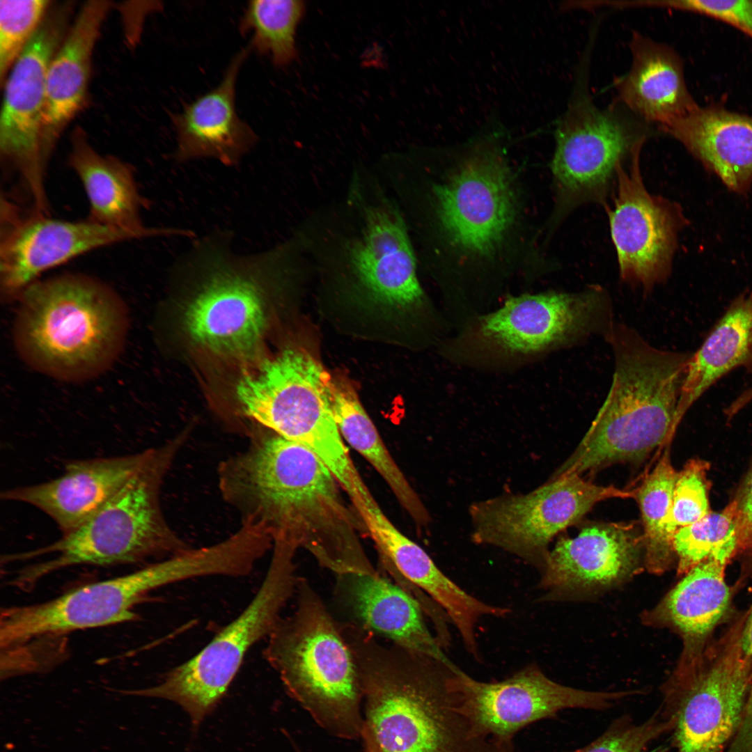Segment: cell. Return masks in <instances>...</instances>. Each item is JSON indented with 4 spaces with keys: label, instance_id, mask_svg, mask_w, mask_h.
<instances>
[{
    "label": "cell",
    "instance_id": "cell-1",
    "mask_svg": "<svg viewBox=\"0 0 752 752\" xmlns=\"http://www.w3.org/2000/svg\"><path fill=\"white\" fill-rule=\"evenodd\" d=\"M441 156L425 173L418 198L428 257L440 279L475 283L549 267L500 141L480 137Z\"/></svg>",
    "mask_w": 752,
    "mask_h": 752
},
{
    "label": "cell",
    "instance_id": "cell-2",
    "mask_svg": "<svg viewBox=\"0 0 752 752\" xmlns=\"http://www.w3.org/2000/svg\"><path fill=\"white\" fill-rule=\"evenodd\" d=\"M250 439L217 469L221 496L242 520L260 525L272 547L305 549L336 576L378 574L360 540L365 526L327 465L269 430Z\"/></svg>",
    "mask_w": 752,
    "mask_h": 752
},
{
    "label": "cell",
    "instance_id": "cell-3",
    "mask_svg": "<svg viewBox=\"0 0 752 752\" xmlns=\"http://www.w3.org/2000/svg\"><path fill=\"white\" fill-rule=\"evenodd\" d=\"M340 629L357 666L364 724L382 752H503L461 710L454 663L384 644L352 623Z\"/></svg>",
    "mask_w": 752,
    "mask_h": 752
},
{
    "label": "cell",
    "instance_id": "cell-4",
    "mask_svg": "<svg viewBox=\"0 0 752 752\" xmlns=\"http://www.w3.org/2000/svg\"><path fill=\"white\" fill-rule=\"evenodd\" d=\"M604 337L615 361L609 392L577 447L553 476L639 462L659 446H670L674 437L692 353L656 348L622 324H613Z\"/></svg>",
    "mask_w": 752,
    "mask_h": 752
},
{
    "label": "cell",
    "instance_id": "cell-5",
    "mask_svg": "<svg viewBox=\"0 0 752 752\" xmlns=\"http://www.w3.org/2000/svg\"><path fill=\"white\" fill-rule=\"evenodd\" d=\"M17 299L14 346L40 373L68 382L87 381L105 372L123 351L127 306L100 279L65 273L37 280Z\"/></svg>",
    "mask_w": 752,
    "mask_h": 752
},
{
    "label": "cell",
    "instance_id": "cell-6",
    "mask_svg": "<svg viewBox=\"0 0 752 752\" xmlns=\"http://www.w3.org/2000/svg\"><path fill=\"white\" fill-rule=\"evenodd\" d=\"M187 434L148 448L146 460L126 485L81 525L45 547L6 555L7 563L50 556L19 571L11 584L28 590L47 575L71 566L165 559L190 549L167 522L160 501L164 479Z\"/></svg>",
    "mask_w": 752,
    "mask_h": 752
},
{
    "label": "cell",
    "instance_id": "cell-7",
    "mask_svg": "<svg viewBox=\"0 0 752 752\" xmlns=\"http://www.w3.org/2000/svg\"><path fill=\"white\" fill-rule=\"evenodd\" d=\"M295 593V610L268 636L264 658L322 728L338 738H361L362 690L353 654L306 579L299 578Z\"/></svg>",
    "mask_w": 752,
    "mask_h": 752
},
{
    "label": "cell",
    "instance_id": "cell-8",
    "mask_svg": "<svg viewBox=\"0 0 752 752\" xmlns=\"http://www.w3.org/2000/svg\"><path fill=\"white\" fill-rule=\"evenodd\" d=\"M329 375L308 352L288 348L244 373L236 384L239 414L258 428L314 453L352 503L370 494L350 457L334 415Z\"/></svg>",
    "mask_w": 752,
    "mask_h": 752
},
{
    "label": "cell",
    "instance_id": "cell-9",
    "mask_svg": "<svg viewBox=\"0 0 752 752\" xmlns=\"http://www.w3.org/2000/svg\"><path fill=\"white\" fill-rule=\"evenodd\" d=\"M586 78L583 71L555 132L551 164L554 206L549 234L580 206L606 207L618 167L641 151L651 134L650 124L618 101L605 109L596 106Z\"/></svg>",
    "mask_w": 752,
    "mask_h": 752
},
{
    "label": "cell",
    "instance_id": "cell-10",
    "mask_svg": "<svg viewBox=\"0 0 752 752\" xmlns=\"http://www.w3.org/2000/svg\"><path fill=\"white\" fill-rule=\"evenodd\" d=\"M205 554L191 549L133 572L88 583L43 602L6 607L0 616V646L32 641L56 642L77 630L136 619L135 607L164 586L205 577Z\"/></svg>",
    "mask_w": 752,
    "mask_h": 752
},
{
    "label": "cell",
    "instance_id": "cell-11",
    "mask_svg": "<svg viewBox=\"0 0 752 752\" xmlns=\"http://www.w3.org/2000/svg\"><path fill=\"white\" fill-rule=\"evenodd\" d=\"M295 554L272 551L260 588L243 611L199 652L171 670L162 682L126 695L159 698L181 705L198 725L224 695L251 648L268 636L295 593Z\"/></svg>",
    "mask_w": 752,
    "mask_h": 752
},
{
    "label": "cell",
    "instance_id": "cell-12",
    "mask_svg": "<svg viewBox=\"0 0 752 752\" xmlns=\"http://www.w3.org/2000/svg\"><path fill=\"white\" fill-rule=\"evenodd\" d=\"M190 257L203 274L185 310L190 337L217 354L245 358L265 331L263 274L272 251L239 256L217 241L196 246Z\"/></svg>",
    "mask_w": 752,
    "mask_h": 752
},
{
    "label": "cell",
    "instance_id": "cell-13",
    "mask_svg": "<svg viewBox=\"0 0 752 752\" xmlns=\"http://www.w3.org/2000/svg\"><path fill=\"white\" fill-rule=\"evenodd\" d=\"M632 490L600 485L578 474L552 476L524 494H504L474 501L469 508L471 538L493 546L540 570L550 542L576 524L597 503L633 498Z\"/></svg>",
    "mask_w": 752,
    "mask_h": 752
},
{
    "label": "cell",
    "instance_id": "cell-14",
    "mask_svg": "<svg viewBox=\"0 0 752 752\" xmlns=\"http://www.w3.org/2000/svg\"><path fill=\"white\" fill-rule=\"evenodd\" d=\"M73 6H52L6 79L0 120V152L26 193L31 210L48 214L49 159L42 143L47 74L68 32Z\"/></svg>",
    "mask_w": 752,
    "mask_h": 752
},
{
    "label": "cell",
    "instance_id": "cell-15",
    "mask_svg": "<svg viewBox=\"0 0 752 752\" xmlns=\"http://www.w3.org/2000/svg\"><path fill=\"white\" fill-rule=\"evenodd\" d=\"M751 661L740 638L703 668L680 665L661 686L676 752H726L749 696Z\"/></svg>",
    "mask_w": 752,
    "mask_h": 752
},
{
    "label": "cell",
    "instance_id": "cell-16",
    "mask_svg": "<svg viewBox=\"0 0 752 752\" xmlns=\"http://www.w3.org/2000/svg\"><path fill=\"white\" fill-rule=\"evenodd\" d=\"M460 708L476 730L503 752L524 727L556 717L567 709L605 711L639 690L595 691L556 682L534 664L494 682L477 680L462 670L455 677Z\"/></svg>",
    "mask_w": 752,
    "mask_h": 752
},
{
    "label": "cell",
    "instance_id": "cell-17",
    "mask_svg": "<svg viewBox=\"0 0 752 752\" xmlns=\"http://www.w3.org/2000/svg\"><path fill=\"white\" fill-rule=\"evenodd\" d=\"M640 155L618 167L613 206L606 210L620 278L647 293L668 279L687 221L677 203L648 191Z\"/></svg>",
    "mask_w": 752,
    "mask_h": 752
},
{
    "label": "cell",
    "instance_id": "cell-18",
    "mask_svg": "<svg viewBox=\"0 0 752 752\" xmlns=\"http://www.w3.org/2000/svg\"><path fill=\"white\" fill-rule=\"evenodd\" d=\"M612 308L607 291L591 285L574 292H549L511 297L482 318L479 339L501 353L544 351L611 329Z\"/></svg>",
    "mask_w": 752,
    "mask_h": 752
},
{
    "label": "cell",
    "instance_id": "cell-19",
    "mask_svg": "<svg viewBox=\"0 0 752 752\" xmlns=\"http://www.w3.org/2000/svg\"><path fill=\"white\" fill-rule=\"evenodd\" d=\"M139 239L90 219L67 221L33 212L23 214L1 198L0 288L6 300L18 299L44 272L95 249Z\"/></svg>",
    "mask_w": 752,
    "mask_h": 752
},
{
    "label": "cell",
    "instance_id": "cell-20",
    "mask_svg": "<svg viewBox=\"0 0 752 752\" xmlns=\"http://www.w3.org/2000/svg\"><path fill=\"white\" fill-rule=\"evenodd\" d=\"M644 554L634 524L592 523L574 538L561 537L549 551L539 583L546 600L614 584L633 574Z\"/></svg>",
    "mask_w": 752,
    "mask_h": 752
},
{
    "label": "cell",
    "instance_id": "cell-21",
    "mask_svg": "<svg viewBox=\"0 0 752 752\" xmlns=\"http://www.w3.org/2000/svg\"><path fill=\"white\" fill-rule=\"evenodd\" d=\"M360 235L347 245V265L359 285L388 306L409 309L425 295L405 222L393 207L370 206Z\"/></svg>",
    "mask_w": 752,
    "mask_h": 752
},
{
    "label": "cell",
    "instance_id": "cell-22",
    "mask_svg": "<svg viewBox=\"0 0 752 752\" xmlns=\"http://www.w3.org/2000/svg\"><path fill=\"white\" fill-rule=\"evenodd\" d=\"M356 510L377 547L379 560L391 563L405 579L428 595L447 615L466 649L475 650L480 620L503 617L505 608L480 600L454 583L421 546L393 525L375 499Z\"/></svg>",
    "mask_w": 752,
    "mask_h": 752
},
{
    "label": "cell",
    "instance_id": "cell-23",
    "mask_svg": "<svg viewBox=\"0 0 752 752\" xmlns=\"http://www.w3.org/2000/svg\"><path fill=\"white\" fill-rule=\"evenodd\" d=\"M148 454L77 460L65 464L60 476L38 484L2 491L1 498L33 506L66 533L84 523L130 480Z\"/></svg>",
    "mask_w": 752,
    "mask_h": 752
},
{
    "label": "cell",
    "instance_id": "cell-24",
    "mask_svg": "<svg viewBox=\"0 0 752 752\" xmlns=\"http://www.w3.org/2000/svg\"><path fill=\"white\" fill-rule=\"evenodd\" d=\"M250 50L248 46L233 57L217 87L173 115L178 161L210 157L233 166L256 144V133L235 109L237 75Z\"/></svg>",
    "mask_w": 752,
    "mask_h": 752
},
{
    "label": "cell",
    "instance_id": "cell-25",
    "mask_svg": "<svg viewBox=\"0 0 752 752\" xmlns=\"http://www.w3.org/2000/svg\"><path fill=\"white\" fill-rule=\"evenodd\" d=\"M336 577V594L354 618L352 623L401 648L452 662L428 629L419 602L407 590L379 573Z\"/></svg>",
    "mask_w": 752,
    "mask_h": 752
},
{
    "label": "cell",
    "instance_id": "cell-26",
    "mask_svg": "<svg viewBox=\"0 0 752 752\" xmlns=\"http://www.w3.org/2000/svg\"><path fill=\"white\" fill-rule=\"evenodd\" d=\"M111 6L104 0L86 2L49 63L42 127L49 159L61 132L84 106L93 49Z\"/></svg>",
    "mask_w": 752,
    "mask_h": 752
},
{
    "label": "cell",
    "instance_id": "cell-27",
    "mask_svg": "<svg viewBox=\"0 0 752 752\" xmlns=\"http://www.w3.org/2000/svg\"><path fill=\"white\" fill-rule=\"evenodd\" d=\"M629 47V70L614 82L618 102L661 130L697 107L673 49L637 31L633 32Z\"/></svg>",
    "mask_w": 752,
    "mask_h": 752
},
{
    "label": "cell",
    "instance_id": "cell-28",
    "mask_svg": "<svg viewBox=\"0 0 752 752\" xmlns=\"http://www.w3.org/2000/svg\"><path fill=\"white\" fill-rule=\"evenodd\" d=\"M69 164L86 194L91 220L139 239L186 235L185 231L146 226L141 216L146 201L138 189L133 168L116 157L97 152L80 130L72 138Z\"/></svg>",
    "mask_w": 752,
    "mask_h": 752
},
{
    "label": "cell",
    "instance_id": "cell-29",
    "mask_svg": "<svg viewBox=\"0 0 752 752\" xmlns=\"http://www.w3.org/2000/svg\"><path fill=\"white\" fill-rule=\"evenodd\" d=\"M662 131L682 144L730 190L752 184V118L716 108L695 109Z\"/></svg>",
    "mask_w": 752,
    "mask_h": 752
},
{
    "label": "cell",
    "instance_id": "cell-30",
    "mask_svg": "<svg viewBox=\"0 0 752 752\" xmlns=\"http://www.w3.org/2000/svg\"><path fill=\"white\" fill-rule=\"evenodd\" d=\"M739 367L752 373V291L731 302L691 354L677 406L675 432L691 407L717 381Z\"/></svg>",
    "mask_w": 752,
    "mask_h": 752
},
{
    "label": "cell",
    "instance_id": "cell-31",
    "mask_svg": "<svg viewBox=\"0 0 752 752\" xmlns=\"http://www.w3.org/2000/svg\"><path fill=\"white\" fill-rule=\"evenodd\" d=\"M331 407L340 434L377 471L401 506L418 526H427L430 514L385 446L352 386L329 376Z\"/></svg>",
    "mask_w": 752,
    "mask_h": 752
},
{
    "label": "cell",
    "instance_id": "cell-32",
    "mask_svg": "<svg viewBox=\"0 0 752 752\" xmlns=\"http://www.w3.org/2000/svg\"><path fill=\"white\" fill-rule=\"evenodd\" d=\"M727 563L707 559L691 568L644 619L672 625L689 637L708 634L728 608L730 593L725 579Z\"/></svg>",
    "mask_w": 752,
    "mask_h": 752
},
{
    "label": "cell",
    "instance_id": "cell-33",
    "mask_svg": "<svg viewBox=\"0 0 752 752\" xmlns=\"http://www.w3.org/2000/svg\"><path fill=\"white\" fill-rule=\"evenodd\" d=\"M677 472L667 446L650 473L632 490L641 515L645 565L654 574L664 572L674 554L668 522Z\"/></svg>",
    "mask_w": 752,
    "mask_h": 752
},
{
    "label": "cell",
    "instance_id": "cell-34",
    "mask_svg": "<svg viewBox=\"0 0 752 752\" xmlns=\"http://www.w3.org/2000/svg\"><path fill=\"white\" fill-rule=\"evenodd\" d=\"M303 11V3L298 0L251 1L240 30L251 33V49L267 55L276 65H285L296 56L295 33Z\"/></svg>",
    "mask_w": 752,
    "mask_h": 752
},
{
    "label": "cell",
    "instance_id": "cell-35",
    "mask_svg": "<svg viewBox=\"0 0 752 752\" xmlns=\"http://www.w3.org/2000/svg\"><path fill=\"white\" fill-rule=\"evenodd\" d=\"M677 570L688 572L710 558L728 563L739 550L736 505L734 501L718 512L678 529L673 540Z\"/></svg>",
    "mask_w": 752,
    "mask_h": 752
},
{
    "label": "cell",
    "instance_id": "cell-36",
    "mask_svg": "<svg viewBox=\"0 0 752 752\" xmlns=\"http://www.w3.org/2000/svg\"><path fill=\"white\" fill-rule=\"evenodd\" d=\"M671 730V721L659 706L641 722L629 714L615 719L595 740L567 752H668V746L653 744Z\"/></svg>",
    "mask_w": 752,
    "mask_h": 752
},
{
    "label": "cell",
    "instance_id": "cell-37",
    "mask_svg": "<svg viewBox=\"0 0 752 752\" xmlns=\"http://www.w3.org/2000/svg\"><path fill=\"white\" fill-rule=\"evenodd\" d=\"M47 0L0 1V79L3 84L10 68L33 37L49 8Z\"/></svg>",
    "mask_w": 752,
    "mask_h": 752
},
{
    "label": "cell",
    "instance_id": "cell-38",
    "mask_svg": "<svg viewBox=\"0 0 752 752\" xmlns=\"http://www.w3.org/2000/svg\"><path fill=\"white\" fill-rule=\"evenodd\" d=\"M707 462L691 459L677 472L672 495L668 530L673 540L676 531L711 512Z\"/></svg>",
    "mask_w": 752,
    "mask_h": 752
},
{
    "label": "cell",
    "instance_id": "cell-39",
    "mask_svg": "<svg viewBox=\"0 0 752 752\" xmlns=\"http://www.w3.org/2000/svg\"><path fill=\"white\" fill-rule=\"evenodd\" d=\"M646 8H668L705 15L728 23L752 38V1H646Z\"/></svg>",
    "mask_w": 752,
    "mask_h": 752
},
{
    "label": "cell",
    "instance_id": "cell-40",
    "mask_svg": "<svg viewBox=\"0 0 752 752\" xmlns=\"http://www.w3.org/2000/svg\"><path fill=\"white\" fill-rule=\"evenodd\" d=\"M733 501L737 510L739 549H752V468Z\"/></svg>",
    "mask_w": 752,
    "mask_h": 752
},
{
    "label": "cell",
    "instance_id": "cell-41",
    "mask_svg": "<svg viewBox=\"0 0 752 752\" xmlns=\"http://www.w3.org/2000/svg\"><path fill=\"white\" fill-rule=\"evenodd\" d=\"M740 639L743 649L748 655L752 666V610L748 617L742 634L740 636ZM747 703L749 705L752 707V675Z\"/></svg>",
    "mask_w": 752,
    "mask_h": 752
},
{
    "label": "cell",
    "instance_id": "cell-42",
    "mask_svg": "<svg viewBox=\"0 0 752 752\" xmlns=\"http://www.w3.org/2000/svg\"><path fill=\"white\" fill-rule=\"evenodd\" d=\"M364 752H382L370 730L364 725L361 737Z\"/></svg>",
    "mask_w": 752,
    "mask_h": 752
}]
</instances>
